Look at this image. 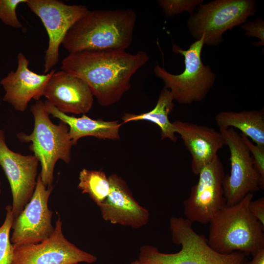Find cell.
<instances>
[{
  "label": "cell",
  "instance_id": "obj_20",
  "mask_svg": "<svg viewBox=\"0 0 264 264\" xmlns=\"http://www.w3.org/2000/svg\"><path fill=\"white\" fill-rule=\"evenodd\" d=\"M174 100L170 91L164 87L153 110L139 114L124 113L122 117L123 123L142 120L151 122L157 125L160 129L161 140L169 139L176 142L177 139L176 135V130L169 119V115L174 108Z\"/></svg>",
  "mask_w": 264,
  "mask_h": 264
},
{
  "label": "cell",
  "instance_id": "obj_24",
  "mask_svg": "<svg viewBox=\"0 0 264 264\" xmlns=\"http://www.w3.org/2000/svg\"><path fill=\"white\" fill-rule=\"evenodd\" d=\"M27 0H0V20L5 24L15 28L22 27L16 14V8Z\"/></svg>",
  "mask_w": 264,
  "mask_h": 264
},
{
  "label": "cell",
  "instance_id": "obj_2",
  "mask_svg": "<svg viewBox=\"0 0 264 264\" xmlns=\"http://www.w3.org/2000/svg\"><path fill=\"white\" fill-rule=\"evenodd\" d=\"M136 19L132 9L89 10L70 28L62 44L69 53L125 50L132 43Z\"/></svg>",
  "mask_w": 264,
  "mask_h": 264
},
{
  "label": "cell",
  "instance_id": "obj_9",
  "mask_svg": "<svg viewBox=\"0 0 264 264\" xmlns=\"http://www.w3.org/2000/svg\"><path fill=\"white\" fill-rule=\"evenodd\" d=\"M219 130L230 153V172L224 175L222 181L226 205L230 206L239 202L246 195L258 191L260 180L241 134L231 128Z\"/></svg>",
  "mask_w": 264,
  "mask_h": 264
},
{
  "label": "cell",
  "instance_id": "obj_10",
  "mask_svg": "<svg viewBox=\"0 0 264 264\" xmlns=\"http://www.w3.org/2000/svg\"><path fill=\"white\" fill-rule=\"evenodd\" d=\"M224 175L223 164L218 155L200 171L197 183L183 201L186 219L192 223L207 224L226 205L222 187Z\"/></svg>",
  "mask_w": 264,
  "mask_h": 264
},
{
  "label": "cell",
  "instance_id": "obj_6",
  "mask_svg": "<svg viewBox=\"0 0 264 264\" xmlns=\"http://www.w3.org/2000/svg\"><path fill=\"white\" fill-rule=\"evenodd\" d=\"M203 39L191 44L188 49L183 50L176 44L173 51L184 58L185 68L179 74H173L157 65L154 69L156 76L161 79L174 100L181 104H190L202 100L212 87L216 79L215 73L201 61V52Z\"/></svg>",
  "mask_w": 264,
  "mask_h": 264
},
{
  "label": "cell",
  "instance_id": "obj_22",
  "mask_svg": "<svg viewBox=\"0 0 264 264\" xmlns=\"http://www.w3.org/2000/svg\"><path fill=\"white\" fill-rule=\"evenodd\" d=\"M5 210V218L0 226V264H12L13 246L10 237V232L14 220L12 205H7Z\"/></svg>",
  "mask_w": 264,
  "mask_h": 264
},
{
  "label": "cell",
  "instance_id": "obj_17",
  "mask_svg": "<svg viewBox=\"0 0 264 264\" xmlns=\"http://www.w3.org/2000/svg\"><path fill=\"white\" fill-rule=\"evenodd\" d=\"M172 123L191 154L192 172L198 176L225 145L223 137L220 131L208 126L180 120Z\"/></svg>",
  "mask_w": 264,
  "mask_h": 264
},
{
  "label": "cell",
  "instance_id": "obj_23",
  "mask_svg": "<svg viewBox=\"0 0 264 264\" xmlns=\"http://www.w3.org/2000/svg\"><path fill=\"white\" fill-rule=\"evenodd\" d=\"M157 1L166 15L173 16L183 11L193 14L196 6L201 4L203 0H159Z\"/></svg>",
  "mask_w": 264,
  "mask_h": 264
},
{
  "label": "cell",
  "instance_id": "obj_19",
  "mask_svg": "<svg viewBox=\"0 0 264 264\" xmlns=\"http://www.w3.org/2000/svg\"><path fill=\"white\" fill-rule=\"evenodd\" d=\"M215 120L219 129H237L253 143L264 146L263 110L220 111L216 115Z\"/></svg>",
  "mask_w": 264,
  "mask_h": 264
},
{
  "label": "cell",
  "instance_id": "obj_31",
  "mask_svg": "<svg viewBox=\"0 0 264 264\" xmlns=\"http://www.w3.org/2000/svg\"><path fill=\"white\" fill-rule=\"evenodd\" d=\"M79 264V263H74V264Z\"/></svg>",
  "mask_w": 264,
  "mask_h": 264
},
{
  "label": "cell",
  "instance_id": "obj_25",
  "mask_svg": "<svg viewBox=\"0 0 264 264\" xmlns=\"http://www.w3.org/2000/svg\"><path fill=\"white\" fill-rule=\"evenodd\" d=\"M242 140L247 146L251 155L254 167L260 180V188H264V146L252 142L245 135L240 133Z\"/></svg>",
  "mask_w": 264,
  "mask_h": 264
},
{
  "label": "cell",
  "instance_id": "obj_26",
  "mask_svg": "<svg viewBox=\"0 0 264 264\" xmlns=\"http://www.w3.org/2000/svg\"><path fill=\"white\" fill-rule=\"evenodd\" d=\"M241 28L245 31L247 37H256L259 39V42H254L256 46L264 45V22L261 18H257L254 21L246 22L241 26Z\"/></svg>",
  "mask_w": 264,
  "mask_h": 264
},
{
  "label": "cell",
  "instance_id": "obj_5",
  "mask_svg": "<svg viewBox=\"0 0 264 264\" xmlns=\"http://www.w3.org/2000/svg\"><path fill=\"white\" fill-rule=\"evenodd\" d=\"M30 110L34 120L32 132L29 134L20 132L16 136L21 142L31 143L29 149L41 165V180L48 187L52 185L57 161L61 160L67 164L70 161L73 144L67 125L61 121L58 125L53 123L44 102L36 101Z\"/></svg>",
  "mask_w": 264,
  "mask_h": 264
},
{
  "label": "cell",
  "instance_id": "obj_1",
  "mask_svg": "<svg viewBox=\"0 0 264 264\" xmlns=\"http://www.w3.org/2000/svg\"><path fill=\"white\" fill-rule=\"evenodd\" d=\"M144 51H83L69 53L62 61L61 70L84 80L102 106L120 100L131 88L132 76L149 61Z\"/></svg>",
  "mask_w": 264,
  "mask_h": 264
},
{
  "label": "cell",
  "instance_id": "obj_14",
  "mask_svg": "<svg viewBox=\"0 0 264 264\" xmlns=\"http://www.w3.org/2000/svg\"><path fill=\"white\" fill-rule=\"evenodd\" d=\"M43 96L47 102L66 114H86L94 101L93 94L84 80L62 70L51 75Z\"/></svg>",
  "mask_w": 264,
  "mask_h": 264
},
{
  "label": "cell",
  "instance_id": "obj_4",
  "mask_svg": "<svg viewBox=\"0 0 264 264\" xmlns=\"http://www.w3.org/2000/svg\"><path fill=\"white\" fill-rule=\"evenodd\" d=\"M187 219L172 217L170 228L173 242L181 245L175 253H165L157 247L144 245L140 249L138 261L142 264H244L247 255L241 251L224 254L212 249L204 235L196 232Z\"/></svg>",
  "mask_w": 264,
  "mask_h": 264
},
{
  "label": "cell",
  "instance_id": "obj_15",
  "mask_svg": "<svg viewBox=\"0 0 264 264\" xmlns=\"http://www.w3.org/2000/svg\"><path fill=\"white\" fill-rule=\"evenodd\" d=\"M17 67L0 81L5 94L3 100L10 104L15 110L23 112L29 102L34 99L40 100L45 87L55 71L52 69L44 74H37L29 68V61L22 52L17 56Z\"/></svg>",
  "mask_w": 264,
  "mask_h": 264
},
{
  "label": "cell",
  "instance_id": "obj_12",
  "mask_svg": "<svg viewBox=\"0 0 264 264\" xmlns=\"http://www.w3.org/2000/svg\"><path fill=\"white\" fill-rule=\"evenodd\" d=\"M53 186L46 187L38 175L34 193L20 215L13 220L10 241L13 245L38 243L48 238L54 229L53 212L48 202Z\"/></svg>",
  "mask_w": 264,
  "mask_h": 264
},
{
  "label": "cell",
  "instance_id": "obj_16",
  "mask_svg": "<svg viewBox=\"0 0 264 264\" xmlns=\"http://www.w3.org/2000/svg\"><path fill=\"white\" fill-rule=\"evenodd\" d=\"M110 190L98 205L103 219L112 224L139 228L149 220L148 210L134 199L125 181L116 174L109 176Z\"/></svg>",
  "mask_w": 264,
  "mask_h": 264
},
{
  "label": "cell",
  "instance_id": "obj_13",
  "mask_svg": "<svg viewBox=\"0 0 264 264\" xmlns=\"http://www.w3.org/2000/svg\"><path fill=\"white\" fill-rule=\"evenodd\" d=\"M39 161L34 155H23L8 147L0 129V167L9 182L12 196L14 220L31 199L37 184Z\"/></svg>",
  "mask_w": 264,
  "mask_h": 264
},
{
  "label": "cell",
  "instance_id": "obj_30",
  "mask_svg": "<svg viewBox=\"0 0 264 264\" xmlns=\"http://www.w3.org/2000/svg\"><path fill=\"white\" fill-rule=\"evenodd\" d=\"M1 194V181L0 180V196Z\"/></svg>",
  "mask_w": 264,
  "mask_h": 264
},
{
  "label": "cell",
  "instance_id": "obj_7",
  "mask_svg": "<svg viewBox=\"0 0 264 264\" xmlns=\"http://www.w3.org/2000/svg\"><path fill=\"white\" fill-rule=\"evenodd\" d=\"M256 10L254 0H216L200 4L198 12L191 15L187 26L196 41L202 38L204 44L218 45L225 31L246 22Z\"/></svg>",
  "mask_w": 264,
  "mask_h": 264
},
{
  "label": "cell",
  "instance_id": "obj_3",
  "mask_svg": "<svg viewBox=\"0 0 264 264\" xmlns=\"http://www.w3.org/2000/svg\"><path fill=\"white\" fill-rule=\"evenodd\" d=\"M253 194L246 195L232 205L218 211L210 221L207 242L216 251L229 254L241 251L254 255L264 248V226L250 213Z\"/></svg>",
  "mask_w": 264,
  "mask_h": 264
},
{
  "label": "cell",
  "instance_id": "obj_21",
  "mask_svg": "<svg viewBox=\"0 0 264 264\" xmlns=\"http://www.w3.org/2000/svg\"><path fill=\"white\" fill-rule=\"evenodd\" d=\"M77 187L83 194H88L98 206L108 197L110 190L109 176L102 171L83 169L79 173Z\"/></svg>",
  "mask_w": 264,
  "mask_h": 264
},
{
  "label": "cell",
  "instance_id": "obj_11",
  "mask_svg": "<svg viewBox=\"0 0 264 264\" xmlns=\"http://www.w3.org/2000/svg\"><path fill=\"white\" fill-rule=\"evenodd\" d=\"M60 216L51 235L38 243L13 245L12 264H93L97 258L77 247L63 234Z\"/></svg>",
  "mask_w": 264,
  "mask_h": 264
},
{
  "label": "cell",
  "instance_id": "obj_18",
  "mask_svg": "<svg viewBox=\"0 0 264 264\" xmlns=\"http://www.w3.org/2000/svg\"><path fill=\"white\" fill-rule=\"evenodd\" d=\"M50 115L67 125L70 137L74 145L83 137L93 136L100 139L118 140L121 124L118 121L93 119L85 114L80 117L68 115L58 110L46 101L44 102Z\"/></svg>",
  "mask_w": 264,
  "mask_h": 264
},
{
  "label": "cell",
  "instance_id": "obj_27",
  "mask_svg": "<svg viewBox=\"0 0 264 264\" xmlns=\"http://www.w3.org/2000/svg\"><path fill=\"white\" fill-rule=\"evenodd\" d=\"M249 210L251 215L264 226V198L262 197L249 204Z\"/></svg>",
  "mask_w": 264,
  "mask_h": 264
},
{
  "label": "cell",
  "instance_id": "obj_29",
  "mask_svg": "<svg viewBox=\"0 0 264 264\" xmlns=\"http://www.w3.org/2000/svg\"><path fill=\"white\" fill-rule=\"evenodd\" d=\"M131 264H142L138 261V260H136L135 261L132 262Z\"/></svg>",
  "mask_w": 264,
  "mask_h": 264
},
{
  "label": "cell",
  "instance_id": "obj_28",
  "mask_svg": "<svg viewBox=\"0 0 264 264\" xmlns=\"http://www.w3.org/2000/svg\"><path fill=\"white\" fill-rule=\"evenodd\" d=\"M250 261H246L244 264H264V248L258 251Z\"/></svg>",
  "mask_w": 264,
  "mask_h": 264
},
{
  "label": "cell",
  "instance_id": "obj_8",
  "mask_svg": "<svg viewBox=\"0 0 264 264\" xmlns=\"http://www.w3.org/2000/svg\"><path fill=\"white\" fill-rule=\"evenodd\" d=\"M26 4L43 22L48 36L44 72H50L59 61V48L70 28L89 10L85 5H69L58 0H27Z\"/></svg>",
  "mask_w": 264,
  "mask_h": 264
}]
</instances>
